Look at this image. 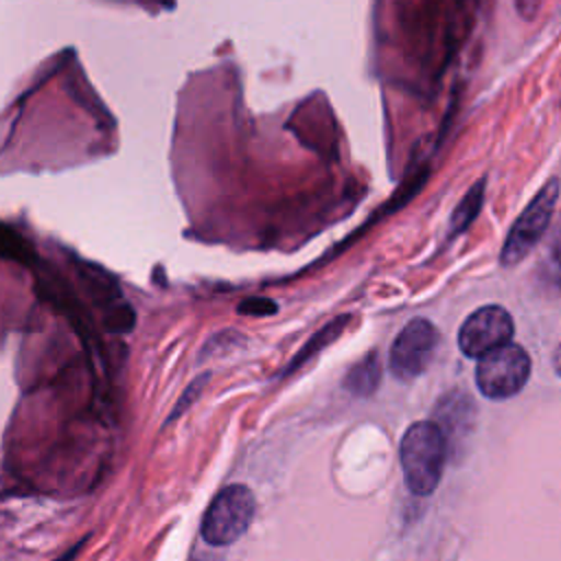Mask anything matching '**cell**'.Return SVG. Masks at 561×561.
Segmentation results:
<instances>
[{
  "label": "cell",
  "instance_id": "obj_1",
  "mask_svg": "<svg viewBox=\"0 0 561 561\" xmlns=\"http://www.w3.org/2000/svg\"><path fill=\"white\" fill-rule=\"evenodd\" d=\"M399 460L405 484L414 495L434 493L447 460L445 432L434 421L412 423L401 436Z\"/></svg>",
  "mask_w": 561,
  "mask_h": 561
},
{
  "label": "cell",
  "instance_id": "obj_2",
  "mask_svg": "<svg viewBox=\"0 0 561 561\" xmlns=\"http://www.w3.org/2000/svg\"><path fill=\"white\" fill-rule=\"evenodd\" d=\"M254 511V493L245 484H230L208 504L202 519V537L210 546H230L248 530Z\"/></svg>",
  "mask_w": 561,
  "mask_h": 561
},
{
  "label": "cell",
  "instance_id": "obj_3",
  "mask_svg": "<svg viewBox=\"0 0 561 561\" xmlns=\"http://www.w3.org/2000/svg\"><path fill=\"white\" fill-rule=\"evenodd\" d=\"M530 379V355L519 344H504L497 351L480 357L476 368L478 390L486 399H511Z\"/></svg>",
  "mask_w": 561,
  "mask_h": 561
},
{
  "label": "cell",
  "instance_id": "obj_4",
  "mask_svg": "<svg viewBox=\"0 0 561 561\" xmlns=\"http://www.w3.org/2000/svg\"><path fill=\"white\" fill-rule=\"evenodd\" d=\"M557 197H559V180L550 178L548 184L539 188V193L522 210L511 232L506 234V241L500 254L502 265H517L539 243V239L543 237L546 228L552 221Z\"/></svg>",
  "mask_w": 561,
  "mask_h": 561
},
{
  "label": "cell",
  "instance_id": "obj_5",
  "mask_svg": "<svg viewBox=\"0 0 561 561\" xmlns=\"http://www.w3.org/2000/svg\"><path fill=\"white\" fill-rule=\"evenodd\" d=\"M513 331V316L502 305H484L471 311L462 322L458 346L467 357L480 359L508 344Z\"/></svg>",
  "mask_w": 561,
  "mask_h": 561
},
{
  "label": "cell",
  "instance_id": "obj_6",
  "mask_svg": "<svg viewBox=\"0 0 561 561\" xmlns=\"http://www.w3.org/2000/svg\"><path fill=\"white\" fill-rule=\"evenodd\" d=\"M438 342L436 327L425 318L410 320L390 348V373L397 379H414L427 370Z\"/></svg>",
  "mask_w": 561,
  "mask_h": 561
},
{
  "label": "cell",
  "instance_id": "obj_7",
  "mask_svg": "<svg viewBox=\"0 0 561 561\" xmlns=\"http://www.w3.org/2000/svg\"><path fill=\"white\" fill-rule=\"evenodd\" d=\"M379 377H381V364H379V357L375 353H370L368 357H364L359 364H355L346 377H344V386L346 390L355 392V394H370L377 383H379Z\"/></svg>",
  "mask_w": 561,
  "mask_h": 561
},
{
  "label": "cell",
  "instance_id": "obj_8",
  "mask_svg": "<svg viewBox=\"0 0 561 561\" xmlns=\"http://www.w3.org/2000/svg\"><path fill=\"white\" fill-rule=\"evenodd\" d=\"M482 199H484V180L476 182L467 191V195L458 202V206L454 208L451 219H449V234H460L469 228V224L478 217Z\"/></svg>",
  "mask_w": 561,
  "mask_h": 561
},
{
  "label": "cell",
  "instance_id": "obj_9",
  "mask_svg": "<svg viewBox=\"0 0 561 561\" xmlns=\"http://www.w3.org/2000/svg\"><path fill=\"white\" fill-rule=\"evenodd\" d=\"M0 256L22 263V265H31L35 252H33L31 243L15 228L0 224Z\"/></svg>",
  "mask_w": 561,
  "mask_h": 561
},
{
  "label": "cell",
  "instance_id": "obj_10",
  "mask_svg": "<svg viewBox=\"0 0 561 561\" xmlns=\"http://www.w3.org/2000/svg\"><path fill=\"white\" fill-rule=\"evenodd\" d=\"M276 309H278V305H276L274 300L261 298V296L245 298V300L237 307V311H239V313H245V316H272V313H276Z\"/></svg>",
  "mask_w": 561,
  "mask_h": 561
},
{
  "label": "cell",
  "instance_id": "obj_11",
  "mask_svg": "<svg viewBox=\"0 0 561 561\" xmlns=\"http://www.w3.org/2000/svg\"><path fill=\"white\" fill-rule=\"evenodd\" d=\"M206 379H208V375H202V377H199V379H197V381H195V383H191V386H188V388H186V392H184V394H182V399H180V403H178V408H175V410H173V414H171V416H169V419H167V421H173V416H178V414H180V412H182V410H184V408H186V405H188V403H191V397H193V399H195V397H197V394H199V392H202V383H204V381H206Z\"/></svg>",
  "mask_w": 561,
  "mask_h": 561
},
{
  "label": "cell",
  "instance_id": "obj_12",
  "mask_svg": "<svg viewBox=\"0 0 561 561\" xmlns=\"http://www.w3.org/2000/svg\"><path fill=\"white\" fill-rule=\"evenodd\" d=\"M83 543H85V539H81V541H79V543H75V546H72V548H70V550H66V552H64V554H61V557H57V559H55V561H75V557H77V554H79V550H81V548H83Z\"/></svg>",
  "mask_w": 561,
  "mask_h": 561
}]
</instances>
